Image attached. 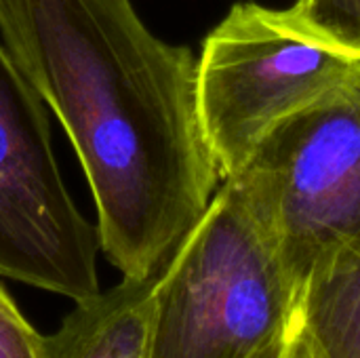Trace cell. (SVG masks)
<instances>
[{"instance_id": "obj_1", "label": "cell", "mask_w": 360, "mask_h": 358, "mask_svg": "<svg viewBox=\"0 0 360 358\" xmlns=\"http://www.w3.org/2000/svg\"><path fill=\"white\" fill-rule=\"evenodd\" d=\"M0 34L86 175L103 255L122 279L162 272L224 184L188 46L131 0H0Z\"/></svg>"}, {"instance_id": "obj_2", "label": "cell", "mask_w": 360, "mask_h": 358, "mask_svg": "<svg viewBox=\"0 0 360 358\" xmlns=\"http://www.w3.org/2000/svg\"><path fill=\"white\" fill-rule=\"evenodd\" d=\"M230 181L297 298L321 268L360 257V61L281 120Z\"/></svg>"}, {"instance_id": "obj_3", "label": "cell", "mask_w": 360, "mask_h": 358, "mask_svg": "<svg viewBox=\"0 0 360 358\" xmlns=\"http://www.w3.org/2000/svg\"><path fill=\"white\" fill-rule=\"evenodd\" d=\"M295 295L230 181L156 279L150 358H255L285 335Z\"/></svg>"}, {"instance_id": "obj_4", "label": "cell", "mask_w": 360, "mask_h": 358, "mask_svg": "<svg viewBox=\"0 0 360 358\" xmlns=\"http://www.w3.org/2000/svg\"><path fill=\"white\" fill-rule=\"evenodd\" d=\"M356 63L300 32L285 11L234 4L207 34L196 72L200 122L221 179L236 175L281 120Z\"/></svg>"}, {"instance_id": "obj_5", "label": "cell", "mask_w": 360, "mask_h": 358, "mask_svg": "<svg viewBox=\"0 0 360 358\" xmlns=\"http://www.w3.org/2000/svg\"><path fill=\"white\" fill-rule=\"evenodd\" d=\"M99 249L59 173L46 103L0 40V276L78 304L101 291Z\"/></svg>"}, {"instance_id": "obj_6", "label": "cell", "mask_w": 360, "mask_h": 358, "mask_svg": "<svg viewBox=\"0 0 360 358\" xmlns=\"http://www.w3.org/2000/svg\"><path fill=\"white\" fill-rule=\"evenodd\" d=\"M156 276L78 302L46 338V358H150Z\"/></svg>"}, {"instance_id": "obj_7", "label": "cell", "mask_w": 360, "mask_h": 358, "mask_svg": "<svg viewBox=\"0 0 360 358\" xmlns=\"http://www.w3.org/2000/svg\"><path fill=\"white\" fill-rule=\"evenodd\" d=\"M291 325L319 358H360V257L316 270L295 298Z\"/></svg>"}, {"instance_id": "obj_8", "label": "cell", "mask_w": 360, "mask_h": 358, "mask_svg": "<svg viewBox=\"0 0 360 358\" xmlns=\"http://www.w3.org/2000/svg\"><path fill=\"white\" fill-rule=\"evenodd\" d=\"M285 15L300 32L360 61V0H295Z\"/></svg>"}, {"instance_id": "obj_9", "label": "cell", "mask_w": 360, "mask_h": 358, "mask_svg": "<svg viewBox=\"0 0 360 358\" xmlns=\"http://www.w3.org/2000/svg\"><path fill=\"white\" fill-rule=\"evenodd\" d=\"M0 358H46V338L40 335L0 287Z\"/></svg>"}, {"instance_id": "obj_10", "label": "cell", "mask_w": 360, "mask_h": 358, "mask_svg": "<svg viewBox=\"0 0 360 358\" xmlns=\"http://www.w3.org/2000/svg\"><path fill=\"white\" fill-rule=\"evenodd\" d=\"M255 358H319L316 352L310 348V344L293 329V325L289 327V331L285 335H281L276 342H272L262 354Z\"/></svg>"}]
</instances>
